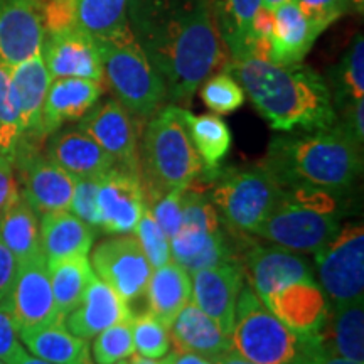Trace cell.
Returning a JSON list of instances; mask_svg holds the SVG:
<instances>
[{"instance_id": "1", "label": "cell", "mask_w": 364, "mask_h": 364, "mask_svg": "<svg viewBox=\"0 0 364 364\" xmlns=\"http://www.w3.org/2000/svg\"><path fill=\"white\" fill-rule=\"evenodd\" d=\"M129 27L161 73L167 100L188 105L230 54L209 0H129Z\"/></svg>"}, {"instance_id": "2", "label": "cell", "mask_w": 364, "mask_h": 364, "mask_svg": "<svg viewBox=\"0 0 364 364\" xmlns=\"http://www.w3.org/2000/svg\"><path fill=\"white\" fill-rule=\"evenodd\" d=\"M230 73L273 130H318L338 124L329 83L312 68L258 56L228 59Z\"/></svg>"}, {"instance_id": "3", "label": "cell", "mask_w": 364, "mask_h": 364, "mask_svg": "<svg viewBox=\"0 0 364 364\" xmlns=\"http://www.w3.org/2000/svg\"><path fill=\"white\" fill-rule=\"evenodd\" d=\"M240 262L250 289L273 316L297 332L321 331L329 302L302 253L250 240Z\"/></svg>"}, {"instance_id": "4", "label": "cell", "mask_w": 364, "mask_h": 364, "mask_svg": "<svg viewBox=\"0 0 364 364\" xmlns=\"http://www.w3.org/2000/svg\"><path fill=\"white\" fill-rule=\"evenodd\" d=\"M280 186H312L341 194L363 172V145L341 124L329 129L294 130L273 136L260 162Z\"/></svg>"}, {"instance_id": "5", "label": "cell", "mask_w": 364, "mask_h": 364, "mask_svg": "<svg viewBox=\"0 0 364 364\" xmlns=\"http://www.w3.org/2000/svg\"><path fill=\"white\" fill-rule=\"evenodd\" d=\"M231 349L255 364H324L329 354L317 332H297L273 316L243 285L230 334Z\"/></svg>"}, {"instance_id": "6", "label": "cell", "mask_w": 364, "mask_h": 364, "mask_svg": "<svg viewBox=\"0 0 364 364\" xmlns=\"http://www.w3.org/2000/svg\"><path fill=\"white\" fill-rule=\"evenodd\" d=\"M139 169L147 204L189 188L203 174L204 164L191 142L179 105H164L147 120L139 144Z\"/></svg>"}, {"instance_id": "7", "label": "cell", "mask_w": 364, "mask_h": 364, "mask_svg": "<svg viewBox=\"0 0 364 364\" xmlns=\"http://www.w3.org/2000/svg\"><path fill=\"white\" fill-rule=\"evenodd\" d=\"M343 213L334 193L312 186H282V193L253 236L295 253H317L338 235Z\"/></svg>"}, {"instance_id": "8", "label": "cell", "mask_w": 364, "mask_h": 364, "mask_svg": "<svg viewBox=\"0 0 364 364\" xmlns=\"http://www.w3.org/2000/svg\"><path fill=\"white\" fill-rule=\"evenodd\" d=\"M196 182L208 189L228 233L240 240L252 238L282 193V186L262 164L220 167L203 172Z\"/></svg>"}, {"instance_id": "9", "label": "cell", "mask_w": 364, "mask_h": 364, "mask_svg": "<svg viewBox=\"0 0 364 364\" xmlns=\"http://www.w3.org/2000/svg\"><path fill=\"white\" fill-rule=\"evenodd\" d=\"M102 59L103 81L115 100L136 120H149L167 105V88L130 27L95 39Z\"/></svg>"}, {"instance_id": "10", "label": "cell", "mask_w": 364, "mask_h": 364, "mask_svg": "<svg viewBox=\"0 0 364 364\" xmlns=\"http://www.w3.org/2000/svg\"><path fill=\"white\" fill-rule=\"evenodd\" d=\"M250 240V238H248ZM247 240L226 233L208 189L193 182L182 193V223L171 238L172 258L188 273L240 260Z\"/></svg>"}, {"instance_id": "11", "label": "cell", "mask_w": 364, "mask_h": 364, "mask_svg": "<svg viewBox=\"0 0 364 364\" xmlns=\"http://www.w3.org/2000/svg\"><path fill=\"white\" fill-rule=\"evenodd\" d=\"M316 257L318 285L331 306L364 299V228L363 223L343 225L338 235Z\"/></svg>"}, {"instance_id": "12", "label": "cell", "mask_w": 364, "mask_h": 364, "mask_svg": "<svg viewBox=\"0 0 364 364\" xmlns=\"http://www.w3.org/2000/svg\"><path fill=\"white\" fill-rule=\"evenodd\" d=\"M11 316L17 332L63 322L51 289L48 260L43 253L17 263L11 292L0 302Z\"/></svg>"}, {"instance_id": "13", "label": "cell", "mask_w": 364, "mask_h": 364, "mask_svg": "<svg viewBox=\"0 0 364 364\" xmlns=\"http://www.w3.org/2000/svg\"><path fill=\"white\" fill-rule=\"evenodd\" d=\"M90 253L95 275L110 285L127 304L145 295L154 268L134 235H113L100 241Z\"/></svg>"}, {"instance_id": "14", "label": "cell", "mask_w": 364, "mask_h": 364, "mask_svg": "<svg viewBox=\"0 0 364 364\" xmlns=\"http://www.w3.org/2000/svg\"><path fill=\"white\" fill-rule=\"evenodd\" d=\"M19 167L22 191L26 201L38 215L70 209L75 194V177L48 156H41L33 147H19L14 157Z\"/></svg>"}, {"instance_id": "15", "label": "cell", "mask_w": 364, "mask_h": 364, "mask_svg": "<svg viewBox=\"0 0 364 364\" xmlns=\"http://www.w3.org/2000/svg\"><path fill=\"white\" fill-rule=\"evenodd\" d=\"M129 0H48L43 6L44 33L78 29L93 39L129 26Z\"/></svg>"}, {"instance_id": "16", "label": "cell", "mask_w": 364, "mask_h": 364, "mask_svg": "<svg viewBox=\"0 0 364 364\" xmlns=\"http://www.w3.org/2000/svg\"><path fill=\"white\" fill-rule=\"evenodd\" d=\"M100 231L105 235H134L147 199L136 172L113 167L102 176L97 193Z\"/></svg>"}, {"instance_id": "17", "label": "cell", "mask_w": 364, "mask_h": 364, "mask_svg": "<svg viewBox=\"0 0 364 364\" xmlns=\"http://www.w3.org/2000/svg\"><path fill=\"white\" fill-rule=\"evenodd\" d=\"M78 129L88 134L115 161L117 167L140 176L139 136L134 117L117 100H105L95 105L81 118Z\"/></svg>"}, {"instance_id": "18", "label": "cell", "mask_w": 364, "mask_h": 364, "mask_svg": "<svg viewBox=\"0 0 364 364\" xmlns=\"http://www.w3.org/2000/svg\"><path fill=\"white\" fill-rule=\"evenodd\" d=\"M51 81L41 51L11 68L12 105L21 130L19 147H33L34 142L43 140V107Z\"/></svg>"}, {"instance_id": "19", "label": "cell", "mask_w": 364, "mask_h": 364, "mask_svg": "<svg viewBox=\"0 0 364 364\" xmlns=\"http://www.w3.org/2000/svg\"><path fill=\"white\" fill-rule=\"evenodd\" d=\"M191 299L201 311L213 318L225 334L230 336L235 322V311L245 272L240 260L203 268L193 273Z\"/></svg>"}, {"instance_id": "20", "label": "cell", "mask_w": 364, "mask_h": 364, "mask_svg": "<svg viewBox=\"0 0 364 364\" xmlns=\"http://www.w3.org/2000/svg\"><path fill=\"white\" fill-rule=\"evenodd\" d=\"M41 54L53 80L85 78L98 83L103 81L97 41L83 31L71 27L44 33Z\"/></svg>"}, {"instance_id": "21", "label": "cell", "mask_w": 364, "mask_h": 364, "mask_svg": "<svg viewBox=\"0 0 364 364\" xmlns=\"http://www.w3.org/2000/svg\"><path fill=\"white\" fill-rule=\"evenodd\" d=\"M44 39L39 0H0V58L16 66L41 51Z\"/></svg>"}, {"instance_id": "22", "label": "cell", "mask_w": 364, "mask_h": 364, "mask_svg": "<svg viewBox=\"0 0 364 364\" xmlns=\"http://www.w3.org/2000/svg\"><path fill=\"white\" fill-rule=\"evenodd\" d=\"M134 317L129 304L118 292L97 275H93L80 304L68 314L63 322L68 331L88 341L107 327L122 321H132Z\"/></svg>"}, {"instance_id": "23", "label": "cell", "mask_w": 364, "mask_h": 364, "mask_svg": "<svg viewBox=\"0 0 364 364\" xmlns=\"http://www.w3.org/2000/svg\"><path fill=\"white\" fill-rule=\"evenodd\" d=\"M103 95L102 83L85 78H56L49 85L43 107V139L68 122L81 120Z\"/></svg>"}, {"instance_id": "24", "label": "cell", "mask_w": 364, "mask_h": 364, "mask_svg": "<svg viewBox=\"0 0 364 364\" xmlns=\"http://www.w3.org/2000/svg\"><path fill=\"white\" fill-rule=\"evenodd\" d=\"M46 156L70 172L75 179L105 176L117 166L115 161L78 127L56 130L49 135Z\"/></svg>"}, {"instance_id": "25", "label": "cell", "mask_w": 364, "mask_h": 364, "mask_svg": "<svg viewBox=\"0 0 364 364\" xmlns=\"http://www.w3.org/2000/svg\"><path fill=\"white\" fill-rule=\"evenodd\" d=\"M273 27L268 48V61L275 65H295L302 63L312 49L322 31L314 26L295 6L292 0H287L273 9Z\"/></svg>"}, {"instance_id": "26", "label": "cell", "mask_w": 364, "mask_h": 364, "mask_svg": "<svg viewBox=\"0 0 364 364\" xmlns=\"http://www.w3.org/2000/svg\"><path fill=\"white\" fill-rule=\"evenodd\" d=\"M95 238H97V230L73 215L70 209L41 215L39 241L48 262L80 257V255L88 257Z\"/></svg>"}, {"instance_id": "27", "label": "cell", "mask_w": 364, "mask_h": 364, "mask_svg": "<svg viewBox=\"0 0 364 364\" xmlns=\"http://www.w3.org/2000/svg\"><path fill=\"white\" fill-rule=\"evenodd\" d=\"M176 351L198 354L208 361L231 349L230 336L191 300L169 327Z\"/></svg>"}, {"instance_id": "28", "label": "cell", "mask_w": 364, "mask_h": 364, "mask_svg": "<svg viewBox=\"0 0 364 364\" xmlns=\"http://www.w3.org/2000/svg\"><path fill=\"white\" fill-rule=\"evenodd\" d=\"M329 356L364 361V299L331 306L321 331Z\"/></svg>"}, {"instance_id": "29", "label": "cell", "mask_w": 364, "mask_h": 364, "mask_svg": "<svg viewBox=\"0 0 364 364\" xmlns=\"http://www.w3.org/2000/svg\"><path fill=\"white\" fill-rule=\"evenodd\" d=\"M193 282L188 273L176 262L154 268L145 295H147L149 312L157 317L166 327H171L182 309L191 302Z\"/></svg>"}, {"instance_id": "30", "label": "cell", "mask_w": 364, "mask_h": 364, "mask_svg": "<svg viewBox=\"0 0 364 364\" xmlns=\"http://www.w3.org/2000/svg\"><path fill=\"white\" fill-rule=\"evenodd\" d=\"M19 339L31 354L51 364H85L91 359L88 343L68 331L65 322L19 331Z\"/></svg>"}, {"instance_id": "31", "label": "cell", "mask_w": 364, "mask_h": 364, "mask_svg": "<svg viewBox=\"0 0 364 364\" xmlns=\"http://www.w3.org/2000/svg\"><path fill=\"white\" fill-rule=\"evenodd\" d=\"M0 240L11 250L17 263L43 253L39 241V215L19 194L0 216Z\"/></svg>"}, {"instance_id": "32", "label": "cell", "mask_w": 364, "mask_h": 364, "mask_svg": "<svg viewBox=\"0 0 364 364\" xmlns=\"http://www.w3.org/2000/svg\"><path fill=\"white\" fill-rule=\"evenodd\" d=\"M263 0H218L213 16L216 29L231 59L248 56V39L255 16Z\"/></svg>"}, {"instance_id": "33", "label": "cell", "mask_w": 364, "mask_h": 364, "mask_svg": "<svg viewBox=\"0 0 364 364\" xmlns=\"http://www.w3.org/2000/svg\"><path fill=\"white\" fill-rule=\"evenodd\" d=\"M182 118L189 132L191 142L204 164L203 172L220 169L233 142L226 122L218 115H193L186 108H182Z\"/></svg>"}, {"instance_id": "34", "label": "cell", "mask_w": 364, "mask_h": 364, "mask_svg": "<svg viewBox=\"0 0 364 364\" xmlns=\"http://www.w3.org/2000/svg\"><path fill=\"white\" fill-rule=\"evenodd\" d=\"M48 270L49 279H51L54 302H56L58 311L65 321L68 314L80 304L95 272L86 255L48 262Z\"/></svg>"}, {"instance_id": "35", "label": "cell", "mask_w": 364, "mask_h": 364, "mask_svg": "<svg viewBox=\"0 0 364 364\" xmlns=\"http://www.w3.org/2000/svg\"><path fill=\"white\" fill-rule=\"evenodd\" d=\"M331 93L336 113L364 98V41L363 34L354 38L339 65L332 70Z\"/></svg>"}, {"instance_id": "36", "label": "cell", "mask_w": 364, "mask_h": 364, "mask_svg": "<svg viewBox=\"0 0 364 364\" xmlns=\"http://www.w3.org/2000/svg\"><path fill=\"white\" fill-rule=\"evenodd\" d=\"M91 359L97 364H115L135 354L132 321L117 322L93 338L90 349Z\"/></svg>"}, {"instance_id": "37", "label": "cell", "mask_w": 364, "mask_h": 364, "mask_svg": "<svg viewBox=\"0 0 364 364\" xmlns=\"http://www.w3.org/2000/svg\"><path fill=\"white\" fill-rule=\"evenodd\" d=\"M132 336H134L135 353L139 356L161 359L171 353L172 341L169 327H166L152 314L132 318Z\"/></svg>"}, {"instance_id": "38", "label": "cell", "mask_w": 364, "mask_h": 364, "mask_svg": "<svg viewBox=\"0 0 364 364\" xmlns=\"http://www.w3.org/2000/svg\"><path fill=\"white\" fill-rule=\"evenodd\" d=\"M201 98L209 110L218 115H228V113H233L243 107L247 95L238 81L230 73L223 70L204 81Z\"/></svg>"}, {"instance_id": "39", "label": "cell", "mask_w": 364, "mask_h": 364, "mask_svg": "<svg viewBox=\"0 0 364 364\" xmlns=\"http://www.w3.org/2000/svg\"><path fill=\"white\" fill-rule=\"evenodd\" d=\"M19 142V122L14 110L11 93V66L0 58V154L14 161Z\"/></svg>"}, {"instance_id": "40", "label": "cell", "mask_w": 364, "mask_h": 364, "mask_svg": "<svg viewBox=\"0 0 364 364\" xmlns=\"http://www.w3.org/2000/svg\"><path fill=\"white\" fill-rule=\"evenodd\" d=\"M134 236L140 243V247H142L145 257H147L152 268H159L172 260L169 236L164 233L161 226L157 225V221L154 220L149 206H145L142 216L136 223Z\"/></svg>"}, {"instance_id": "41", "label": "cell", "mask_w": 364, "mask_h": 364, "mask_svg": "<svg viewBox=\"0 0 364 364\" xmlns=\"http://www.w3.org/2000/svg\"><path fill=\"white\" fill-rule=\"evenodd\" d=\"M100 177H81L75 179V194H73L70 211L75 216H78L81 221L93 228L100 230V213L97 206V193L100 186Z\"/></svg>"}, {"instance_id": "42", "label": "cell", "mask_w": 364, "mask_h": 364, "mask_svg": "<svg viewBox=\"0 0 364 364\" xmlns=\"http://www.w3.org/2000/svg\"><path fill=\"white\" fill-rule=\"evenodd\" d=\"M292 2L322 33L353 7L351 0H292Z\"/></svg>"}, {"instance_id": "43", "label": "cell", "mask_w": 364, "mask_h": 364, "mask_svg": "<svg viewBox=\"0 0 364 364\" xmlns=\"http://www.w3.org/2000/svg\"><path fill=\"white\" fill-rule=\"evenodd\" d=\"M182 193L184 189H176L164 194L157 201L147 204L154 220L161 230L169 236V240L179 231L182 223Z\"/></svg>"}, {"instance_id": "44", "label": "cell", "mask_w": 364, "mask_h": 364, "mask_svg": "<svg viewBox=\"0 0 364 364\" xmlns=\"http://www.w3.org/2000/svg\"><path fill=\"white\" fill-rule=\"evenodd\" d=\"M22 349H24V346L21 344L19 332H17L6 309L0 306V359L9 364Z\"/></svg>"}, {"instance_id": "45", "label": "cell", "mask_w": 364, "mask_h": 364, "mask_svg": "<svg viewBox=\"0 0 364 364\" xmlns=\"http://www.w3.org/2000/svg\"><path fill=\"white\" fill-rule=\"evenodd\" d=\"M19 194L21 189L16 177L14 161L7 156H4V154H0V216L16 201V198Z\"/></svg>"}, {"instance_id": "46", "label": "cell", "mask_w": 364, "mask_h": 364, "mask_svg": "<svg viewBox=\"0 0 364 364\" xmlns=\"http://www.w3.org/2000/svg\"><path fill=\"white\" fill-rule=\"evenodd\" d=\"M17 272V260L14 258L6 245L0 240V302L7 297V294L11 292V287L16 279Z\"/></svg>"}, {"instance_id": "47", "label": "cell", "mask_w": 364, "mask_h": 364, "mask_svg": "<svg viewBox=\"0 0 364 364\" xmlns=\"http://www.w3.org/2000/svg\"><path fill=\"white\" fill-rule=\"evenodd\" d=\"M211 363L213 364H255L252 361H248V359H245L241 354L236 353L235 349H228L226 353H223L221 356L215 358Z\"/></svg>"}, {"instance_id": "48", "label": "cell", "mask_w": 364, "mask_h": 364, "mask_svg": "<svg viewBox=\"0 0 364 364\" xmlns=\"http://www.w3.org/2000/svg\"><path fill=\"white\" fill-rule=\"evenodd\" d=\"M176 354H177L176 349L167 354V356H164L161 359H150V358L139 356V354H134V356L129 358V364H172V363H174Z\"/></svg>"}, {"instance_id": "49", "label": "cell", "mask_w": 364, "mask_h": 364, "mask_svg": "<svg viewBox=\"0 0 364 364\" xmlns=\"http://www.w3.org/2000/svg\"><path fill=\"white\" fill-rule=\"evenodd\" d=\"M172 364H208V359H204L201 356H198V354H193V353H179L177 351L176 358H174V363Z\"/></svg>"}, {"instance_id": "50", "label": "cell", "mask_w": 364, "mask_h": 364, "mask_svg": "<svg viewBox=\"0 0 364 364\" xmlns=\"http://www.w3.org/2000/svg\"><path fill=\"white\" fill-rule=\"evenodd\" d=\"M9 364H51V363L44 361V359L34 356V354H29L26 349H22V351L17 354V356L14 358Z\"/></svg>"}, {"instance_id": "51", "label": "cell", "mask_w": 364, "mask_h": 364, "mask_svg": "<svg viewBox=\"0 0 364 364\" xmlns=\"http://www.w3.org/2000/svg\"><path fill=\"white\" fill-rule=\"evenodd\" d=\"M324 364H363L361 361H353L348 358H339V356H329L326 359Z\"/></svg>"}, {"instance_id": "52", "label": "cell", "mask_w": 364, "mask_h": 364, "mask_svg": "<svg viewBox=\"0 0 364 364\" xmlns=\"http://www.w3.org/2000/svg\"><path fill=\"white\" fill-rule=\"evenodd\" d=\"M284 2H287V0H263V7L268 9V11H273V9L282 6Z\"/></svg>"}, {"instance_id": "53", "label": "cell", "mask_w": 364, "mask_h": 364, "mask_svg": "<svg viewBox=\"0 0 364 364\" xmlns=\"http://www.w3.org/2000/svg\"><path fill=\"white\" fill-rule=\"evenodd\" d=\"M351 4L359 14L364 12V0H351Z\"/></svg>"}, {"instance_id": "54", "label": "cell", "mask_w": 364, "mask_h": 364, "mask_svg": "<svg viewBox=\"0 0 364 364\" xmlns=\"http://www.w3.org/2000/svg\"><path fill=\"white\" fill-rule=\"evenodd\" d=\"M85 364H97V363H93V359H88ZM115 364H129V359H125V361H120V363H115Z\"/></svg>"}, {"instance_id": "55", "label": "cell", "mask_w": 364, "mask_h": 364, "mask_svg": "<svg viewBox=\"0 0 364 364\" xmlns=\"http://www.w3.org/2000/svg\"><path fill=\"white\" fill-rule=\"evenodd\" d=\"M0 364H6V363H4V361H2V359H0Z\"/></svg>"}, {"instance_id": "56", "label": "cell", "mask_w": 364, "mask_h": 364, "mask_svg": "<svg viewBox=\"0 0 364 364\" xmlns=\"http://www.w3.org/2000/svg\"><path fill=\"white\" fill-rule=\"evenodd\" d=\"M208 364H213V363H211V361H208Z\"/></svg>"}]
</instances>
